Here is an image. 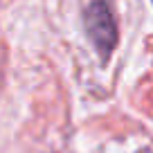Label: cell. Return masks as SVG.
Wrapping results in <instances>:
<instances>
[{"label": "cell", "mask_w": 153, "mask_h": 153, "mask_svg": "<svg viewBox=\"0 0 153 153\" xmlns=\"http://www.w3.org/2000/svg\"><path fill=\"white\" fill-rule=\"evenodd\" d=\"M86 29L101 59H108L117 43V25L113 11L104 0H95L86 11Z\"/></svg>", "instance_id": "cell-1"}]
</instances>
